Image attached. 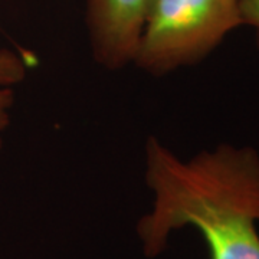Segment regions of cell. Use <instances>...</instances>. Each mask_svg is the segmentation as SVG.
Here are the masks:
<instances>
[{"mask_svg":"<svg viewBox=\"0 0 259 259\" xmlns=\"http://www.w3.org/2000/svg\"><path fill=\"white\" fill-rule=\"evenodd\" d=\"M151 210L140 218L143 253L156 258L171 232L194 226L210 259H259V154L250 146L219 144L187 161L157 139L146 144Z\"/></svg>","mask_w":259,"mask_h":259,"instance_id":"6da1fadb","label":"cell"},{"mask_svg":"<svg viewBox=\"0 0 259 259\" xmlns=\"http://www.w3.org/2000/svg\"><path fill=\"white\" fill-rule=\"evenodd\" d=\"M241 25L239 0H148L133 64L151 75L197 64Z\"/></svg>","mask_w":259,"mask_h":259,"instance_id":"7a4b0ae2","label":"cell"},{"mask_svg":"<svg viewBox=\"0 0 259 259\" xmlns=\"http://www.w3.org/2000/svg\"><path fill=\"white\" fill-rule=\"evenodd\" d=\"M148 0H87V25L95 61L120 69L133 64Z\"/></svg>","mask_w":259,"mask_h":259,"instance_id":"3957f363","label":"cell"},{"mask_svg":"<svg viewBox=\"0 0 259 259\" xmlns=\"http://www.w3.org/2000/svg\"><path fill=\"white\" fill-rule=\"evenodd\" d=\"M35 58L26 51L0 48V150L5 134L12 122V108L16 100V88L25 81Z\"/></svg>","mask_w":259,"mask_h":259,"instance_id":"277c9868","label":"cell"},{"mask_svg":"<svg viewBox=\"0 0 259 259\" xmlns=\"http://www.w3.org/2000/svg\"><path fill=\"white\" fill-rule=\"evenodd\" d=\"M239 8L242 22L255 30L256 45L259 48V0H239Z\"/></svg>","mask_w":259,"mask_h":259,"instance_id":"5b68a950","label":"cell"}]
</instances>
